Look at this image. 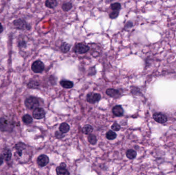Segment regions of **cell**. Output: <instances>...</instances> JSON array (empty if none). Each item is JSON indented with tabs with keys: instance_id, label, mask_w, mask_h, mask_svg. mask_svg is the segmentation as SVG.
<instances>
[{
	"instance_id": "5",
	"label": "cell",
	"mask_w": 176,
	"mask_h": 175,
	"mask_svg": "<svg viewBox=\"0 0 176 175\" xmlns=\"http://www.w3.org/2000/svg\"><path fill=\"white\" fill-rule=\"evenodd\" d=\"M31 68L33 72L39 74L43 71L44 69V65L40 60H37L34 62L31 65Z\"/></svg>"
},
{
	"instance_id": "12",
	"label": "cell",
	"mask_w": 176,
	"mask_h": 175,
	"mask_svg": "<svg viewBox=\"0 0 176 175\" xmlns=\"http://www.w3.org/2000/svg\"><path fill=\"white\" fill-rule=\"evenodd\" d=\"M1 156L5 161H9L12 157V153L10 149L7 148L4 149L2 152Z\"/></svg>"
},
{
	"instance_id": "13",
	"label": "cell",
	"mask_w": 176,
	"mask_h": 175,
	"mask_svg": "<svg viewBox=\"0 0 176 175\" xmlns=\"http://www.w3.org/2000/svg\"><path fill=\"white\" fill-rule=\"evenodd\" d=\"M112 112L116 117H120L123 115V109L120 105H116L112 108Z\"/></svg>"
},
{
	"instance_id": "20",
	"label": "cell",
	"mask_w": 176,
	"mask_h": 175,
	"mask_svg": "<svg viewBox=\"0 0 176 175\" xmlns=\"http://www.w3.org/2000/svg\"><path fill=\"white\" fill-rule=\"evenodd\" d=\"M59 130L60 132L63 134L68 132L69 130V126L66 123H62L59 126Z\"/></svg>"
},
{
	"instance_id": "21",
	"label": "cell",
	"mask_w": 176,
	"mask_h": 175,
	"mask_svg": "<svg viewBox=\"0 0 176 175\" xmlns=\"http://www.w3.org/2000/svg\"><path fill=\"white\" fill-rule=\"evenodd\" d=\"M126 156L129 159H133L136 156V152L133 149H128L126 152Z\"/></svg>"
},
{
	"instance_id": "16",
	"label": "cell",
	"mask_w": 176,
	"mask_h": 175,
	"mask_svg": "<svg viewBox=\"0 0 176 175\" xmlns=\"http://www.w3.org/2000/svg\"><path fill=\"white\" fill-rule=\"evenodd\" d=\"M60 84L62 87L67 89L71 88L73 87V83L69 80H61L60 82Z\"/></svg>"
},
{
	"instance_id": "18",
	"label": "cell",
	"mask_w": 176,
	"mask_h": 175,
	"mask_svg": "<svg viewBox=\"0 0 176 175\" xmlns=\"http://www.w3.org/2000/svg\"><path fill=\"white\" fill-rule=\"evenodd\" d=\"M93 130V128L92 126L90 125L87 124L83 126L82 129V132L83 134H86V135H88V134L89 135L92 132Z\"/></svg>"
},
{
	"instance_id": "1",
	"label": "cell",
	"mask_w": 176,
	"mask_h": 175,
	"mask_svg": "<svg viewBox=\"0 0 176 175\" xmlns=\"http://www.w3.org/2000/svg\"><path fill=\"white\" fill-rule=\"evenodd\" d=\"M15 127L14 121L7 116H3L0 118V131L2 132H12Z\"/></svg>"
},
{
	"instance_id": "29",
	"label": "cell",
	"mask_w": 176,
	"mask_h": 175,
	"mask_svg": "<svg viewBox=\"0 0 176 175\" xmlns=\"http://www.w3.org/2000/svg\"><path fill=\"white\" fill-rule=\"evenodd\" d=\"M120 125L117 124V123H114V124H113L111 126V129H112L113 131H119L120 130Z\"/></svg>"
},
{
	"instance_id": "31",
	"label": "cell",
	"mask_w": 176,
	"mask_h": 175,
	"mask_svg": "<svg viewBox=\"0 0 176 175\" xmlns=\"http://www.w3.org/2000/svg\"><path fill=\"white\" fill-rule=\"evenodd\" d=\"M133 24L131 22H128L125 25V27L126 28H131L132 27Z\"/></svg>"
},
{
	"instance_id": "7",
	"label": "cell",
	"mask_w": 176,
	"mask_h": 175,
	"mask_svg": "<svg viewBox=\"0 0 176 175\" xmlns=\"http://www.w3.org/2000/svg\"><path fill=\"white\" fill-rule=\"evenodd\" d=\"M101 96L99 94H96V93H93V92H90L89 94H88L86 96V101L89 103L93 104L98 102L100 100Z\"/></svg>"
},
{
	"instance_id": "33",
	"label": "cell",
	"mask_w": 176,
	"mask_h": 175,
	"mask_svg": "<svg viewBox=\"0 0 176 175\" xmlns=\"http://www.w3.org/2000/svg\"><path fill=\"white\" fill-rule=\"evenodd\" d=\"M3 164V158L2 156H0V166Z\"/></svg>"
},
{
	"instance_id": "23",
	"label": "cell",
	"mask_w": 176,
	"mask_h": 175,
	"mask_svg": "<svg viewBox=\"0 0 176 175\" xmlns=\"http://www.w3.org/2000/svg\"><path fill=\"white\" fill-rule=\"evenodd\" d=\"M117 135L116 134L112 131H108L106 133V138L108 140H112L115 139Z\"/></svg>"
},
{
	"instance_id": "8",
	"label": "cell",
	"mask_w": 176,
	"mask_h": 175,
	"mask_svg": "<svg viewBox=\"0 0 176 175\" xmlns=\"http://www.w3.org/2000/svg\"><path fill=\"white\" fill-rule=\"evenodd\" d=\"M153 118L156 122L159 123H164L167 121V117L161 112H156L153 115Z\"/></svg>"
},
{
	"instance_id": "4",
	"label": "cell",
	"mask_w": 176,
	"mask_h": 175,
	"mask_svg": "<svg viewBox=\"0 0 176 175\" xmlns=\"http://www.w3.org/2000/svg\"><path fill=\"white\" fill-rule=\"evenodd\" d=\"M89 50V46L83 43H77L75 45L73 48L74 52L78 54H86Z\"/></svg>"
},
{
	"instance_id": "2",
	"label": "cell",
	"mask_w": 176,
	"mask_h": 175,
	"mask_svg": "<svg viewBox=\"0 0 176 175\" xmlns=\"http://www.w3.org/2000/svg\"><path fill=\"white\" fill-rule=\"evenodd\" d=\"M12 24L15 29L20 31H25V30H30L31 26L29 24L26 22V21L22 18H18L14 20L12 22Z\"/></svg>"
},
{
	"instance_id": "14",
	"label": "cell",
	"mask_w": 176,
	"mask_h": 175,
	"mask_svg": "<svg viewBox=\"0 0 176 175\" xmlns=\"http://www.w3.org/2000/svg\"><path fill=\"white\" fill-rule=\"evenodd\" d=\"M71 47V45L69 43H66L65 42H63L61 43V44L60 45V51L62 52L65 54L69 51Z\"/></svg>"
},
{
	"instance_id": "28",
	"label": "cell",
	"mask_w": 176,
	"mask_h": 175,
	"mask_svg": "<svg viewBox=\"0 0 176 175\" xmlns=\"http://www.w3.org/2000/svg\"><path fill=\"white\" fill-rule=\"evenodd\" d=\"M119 11H113L109 14V18L111 19H115L119 17Z\"/></svg>"
},
{
	"instance_id": "32",
	"label": "cell",
	"mask_w": 176,
	"mask_h": 175,
	"mask_svg": "<svg viewBox=\"0 0 176 175\" xmlns=\"http://www.w3.org/2000/svg\"><path fill=\"white\" fill-rule=\"evenodd\" d=\"M4 31V28H3V25H2L1 23H0V34H1Z\"/></svg>"
},
{
	"instance_id": "22",
	"label": "cell",
	"mask_w": 176,
	"mask_h": 175,
	"mask_svg": "<svg viewBox=\"0 0 176 175\" xmlns=\"http://www.w3.org/2000/svg\"><path fill=\"white\" fill-rule=\"evenodd\" d=\"M72 7L73 5L72 3L70 2H66V3H63V4L62 5L61 8L64 11L67 12L70 10Z\"/></svg>"
},
{
	"instance_id": "25",
	"label": "cell",
	"mask_w": 176,
	"mask_h": 175,
	"mask_svg": "<svg viewBox=\"0 0 176 175\" xmlns=\"http://www.w3.org/2000/svg\"><path fill=\"white\" fill-rule=\"evenodd\" d=\"M88 139L89 143L91 144H95L97 142L96 137L95 136L92 135V134H89V135L88 136Z\"/></svg>"
},
{
	"instance_id": "19",
	"label": "cell",
	"mask_w": 176,
	"mask_h": 175,
	"mask_svg": "<svg viewBox=\"0 0 176 175\" xmlns=\"http://www.w3.org/2000/svg\"><path fill=\"white\" fill-rule=\"evenodd\" d=\"M22 121H23V123L25 124L28 125L32 123L33 120H32V117H31V116L26 114L22 117Z\"/></svg>"
},
{
	"instance_id": "6",
	"label": "cell",
	"mask_w": 176,
	"mask_h": 175,
	"mask_svg": "<svg viewBox=\"0 0 176 175\" xmlns=\"http://www.w3.org/2000/svg\"><path fill=\"white\" fill-rule=\"evenodd\" d=\"M45 114L46 113L43 108L38 107L34 109L32 112V116L35 119L40 120L44 118Z\"/></svg>"
},
{
	"instance_id": "15",
	"label": "cell",
	"mask_w": 176,
	"mask_h": 175,
	"mask_svg": "<svg viewBox=\"0 0 176 175\" xmlns=\"http://www.w3.org/2000/svg\"><path fill=\"white\" fill-rule=\"evenodd\" d=\"M45 5L47 8L53 9L57 6V0H46L45 2Z\"/></svg>"
},
{
	"instance_id": "17",
	"label": "cell",
	"mask_w": 176,
	"mask_h": 175,
	"mask_svg": "<svg viewBox=\"0 0 176 175\" xmlns=\"http://www.w3.org/2000/svg\"><path fill=\"white\" fill-rule=\"evenodd\" d=\"M106 94L109 97H115L119 95V92L116 89H114V88H109L107 90Z\"/></svg>"
},
{
	"instance_id": "11",
	"label": "cell",
	"mask_w": 176,
	"mask_h": 175,
	"mask_svg": "<svg viewBox=\"0 0 176 175\" xmlns=\"http://www.w3.org/2000/svg\"><path fill=\"white\" fill-rule=\"evenodd\" d=\"M56 173L58 175H69V171L66 169V165L64 162H62L59 166L56 168Z\"/></svg>"
},
{
	"instance_id": "9",
	"label": "cell",
	"mask_w": 176,
	"mask_h": 175,
	"mask_svg": "<svg viewBox=\"0 0 176 175\" xmlns=\"http://www.w3.org/2000/svg\"><path fill=\"white\" fill-rule=\"evenodd\" d=\"M37 162L39 166L40 167H44L46 166L49 162V158L46 155H41L38 157Z\"/></svg>"
},
{
	"instance_id": "24",
	"label": "cell",
	"mask_w": 176,
	"mask_h": 175,
	"mask_svg": "<svg viewBox=\"0 0 176 175\" xmlns=\"http://www.w3.org/2000/svg\"><path fill=\"white\" fill-rule=\"evenodd\" d=\"M111 9L113 11H120L121 9V5L120 3H118V2H115V3H112L110 6Z\"/></svg>"
},
{
	"instance_id": "10",
	"label": "cell",
	"mask_w": 176,
	"mask_h": 175,
	"mask_svg": "<svg viewBox=\"0 0 176 175\" xmlns=\"http://www.w3.org/2000/svg\"><path fill=\"white\" fill-rule=\"evenodd\" d=\"M15 149L16 151V155L18 157H21L22 156L23 151H24L25 149H26V145L24 143L21 142L15 145Z\"/></svg>"
},
{
	"instance_id": "3",
	"label": "cell",
	"mask_w": 176,
	"mask_h": 175,
	"mask_svg": "<svg viewBox=\"0 0 176 175\" xmlns=\"http://www.w3.org/2000/svg\"><path fill=\"white\" fill-rule=\"evenodd\" d=\"M25 105L26 108L29 110L35 109L36 108L39 107V102L38 99L36 97H28L25 100Z\"/></svg>"
},
{
	"instance_id": "26",
	"label": "cell",
	"mask_w": 176,
	"mask_h": 175,
	"mask_svg": "<svg viewBox=\"0 0 176 175\" xmlns=\"http://www.w3.org/2000/svg\"><path fill=\"white\" fill-rule=\"evenodd\" d=\"M18 45L19 48H26L27 47V43L23 39H20V40H19Z\"/></svg>"
},
{
	"instance_id": "30",
	"label": "cell",
	"mask_w": 176,
	"mask_h": 175,
	"mask_svg": "<svg viewBox=\"0 0 176 175\" xmlns=\"http://www.w3.org/2000/svg\"><path fill=\"white\" fill-rule=\"evenodd\" d=\"M55 136L57 138L61 139L64 137L65 136L63 135V133H62L61 132H56Z\"/></svg>"
},
{
	"instance_id": "27",
	"label": "cell",
	"mask_w": 176,
	"mask_h": 175,
	"mask_svg": "<svg viewBox=\"0 0 176 175\" xmlns=\"http://www.w3.org/2000/svg\"><path fill=\"white\" fill-rule=\"evenodd\" d=\"M39 86L38 83H37V82L34 81H30L29 83H28L27 87L28 88H38Z\"/></svg>"
}]
</instances>
